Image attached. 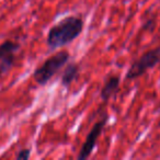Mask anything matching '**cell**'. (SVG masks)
I'll use <instances>...</instances> for the list:
<instances>
[{"mask_svg": "<svg viewBox=\"0 0 160 160\" xmlns=\"http://www.w3.org/2000/svg\"><path fill=\"white\" fill-rule=\"evenodd\" d=\"M83 24V20L77 16H69L62 19L49 29L46 36L47 46L51 49H56L72 43L82 33Z\"/></svg>", "mask_w": 160, "mask_h": 160, "instance_id": "1", "label": "cell"}, {"mask_svg": "<svg viewBox=\"0 0 160 160\" xmlns=\"http://www.w3.org/2000/svg\"><path fill=\"white\" fill-rule=\"evenodd\" d=\"M69 53L67 51H60L48 57L40 67L34 70L33 79L38 85L45 86L48 81L57 75V72L68 62Z\"/></svg>", "mask_w": 160, "mask_h": 160, "instance_id": "2", "label": "cell"}, {"mask_svg": "<svg viewBox=\"0 0 160 160\" xmlns=\"http://www.w3.org/2000/svg\"><path fill=\"white\" fill-rule=\"evenodd\" d=\"M160 64V44L155 48L144 53L137 60L133 62L126 72V80H134L142 76L147 70Z\"/></svg>", "mask_w": 160, "mask_h": 160, "instance_id": "3", "label": "cell"}, {"mask_svg": "<svg viewBox=\"0 0 160 160\" xmlns=\"http://www.w3.org/2000/svg\"><path fill=\"white\" fill-rule=\"evenodd\" d=\"M19 48L20 44L12 40H6L0 44V77L11 70Z\"/></svg>", "mask_w": 160, "mask_h": 160, "instance_id": "4", "label": "cell"}, {"mask_svg": "<svg viewBox=\"0 0 160 160\" xmlns=\"http://www.w3.org/2000/svg\"><path fill=\"white\" fill-rule=\"evenodd\" d=\"M108 122V114L103 115V118H101L100 121L96 123V124L92 126V128L90 129L89 134L87 135V138H86L85 142L81 146L79 151V155H78V159L79 160H83L87 159V158L90 157V155L93 151L94 147L97 145V142L100 138L101 134H102V131L104 129L105 125H107Z\"/></svg>", "mask_w": 160, "mask_h": 160, "instance_id": "5", "label": "cell"}, {"mask_svg": "<svg viewBox=\"0 0 160 160\" xmlns=\"http://www.w3.org/2000/svg\"><path fill=\"white\" fill-rule=\"evenodd\" d=\"M120 83H121V79L118 76L112 75L109 78H107V80H105L104 85H103L100 92V97L102 99V101L107 102L112 97L115 96L118 92V90H120Z\"/></svg>", "mask_w": 160, "mask_h": 160, "instance_id": "6", "label": "cell"}, {"mask_svg": "<svg viewBox=\"0 0 160 160\" xmlns=\"http://www.w3.org/2000/svg\"><path fill=\"white\" fill-rule=\"evenodd\" d=\"M78 73H79V65H77L76 62L67 65L64 72L62 73V78H60V82H62V87L68 88L78 77Z\"/></svg>", "mask_w": 160, "mask_h": 160, "instance_id": "7", "label": "cell"}, {"mask_svg": "<svg viewBox=\"0 0 160 160\" xmlns=\"http://www.w3.org/2000/svg\"><path fill=\"white\" fill-rule=\"evenodd\" d=\"M30 157H31V150L29 148L20 149L16 156V158L18 160H28Z\"/></svg>", "mask_w": 160, "mask_h": 160, "instance_id": "8", "label": "cell"}, {"mask_svg": "<svg viewBox=\"0 0 160 160\" xmlns=\"http://www.w3.org/2000/svg\"><path fill=\"white\" fill-rule=\"evenodd\" d=\"M152 27H153V20L152 19H149V20H147L146 23H145L144 29H152Z\"/></svg>", "mask_w": 160, "mask_h": 160, "instance_id": "9", "label": "cell"}]
</instances>
